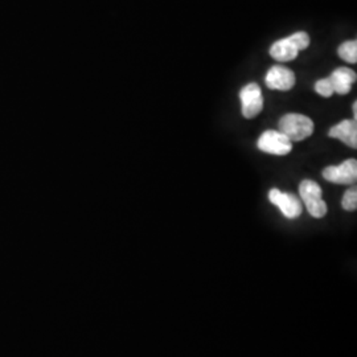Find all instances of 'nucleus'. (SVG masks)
<instances>
[{"label": "nucleus", "mask_w": 357, "mask_h": 357, "mask_svg": "<svg viewBox=\"0 0 357 357\" xmlns=\"http://www.w3.org/2000/svg\"><path fill=\"white\" fill-rule=\"evenodd\" d=\"M310 45V36L306 32H296L289 38L278 40L270 48V56L282 63L293 61L299 54V52L305 51Z\"/></svg>", "instance_id": "nucleus-1"}, {"label": "nucleus", "mask_w": 357, "mask_h": 357, "mask_svg": "<svg viewBox=\"0 0 357 357\" xmlns=\"http://www.w3.org/2000/svg\"><path fill=\"white\" fill-rule=\"evenodd\" d=\"M278 126L280 131L291 142L305 141L314 132V122L306 115L298 113L283 115Z\"/></svg>", "instance_id": "nucleus-2"}, {"label": "nucleus", "mask_w": 357, "mask_h": 357, "mask_svg": "<svg viewBox=\"0 0 357 357\" xmlns=\"http://www.w3.org/2000/svg\"><path fill=\"white\" fill-rule=\"evenodd\" d=\"M299 193L301 197L303 200V203L306 204L308 213L315 218H321L326 216L327 213V204L326 202L321 199V188L318 185V183L312 181V180H303L299 185Z\"/></svg>", "instance_id": "nucleus-3"}, {"label": "nucleus", "mask_w": 357, "mask_h": 357, "mask_svg": "<svg viewBox=\"0 0 357 357\" xmlns=\"http://www.w3.org/2000/svg\"><path fill=\"white\" fill-rule=\"evenodd\" d=\"M257 147L262 153L283 156L291 153L293 143L281 131L268 130L259 137V139L257 142Z\"/></svg>", "instance_id": "nucleus-4"}, {"label": "nucleus", "mask_w": 357, "mask_h": 357, "mask_svg": "<svg viewBox=\"0 0 357 357\" xmlns=\"http://www.w3.org/2000/svg\"><path fill=\"white\" fill-rule=\"evenodd\" d=\"M240 98L243 103V115L246 119H252L259 114L264 109V97L258 84H249L243 86Z\"/></svg>", "instance_id": "nucleus-5"}, {"label": "nucleus", "mask_w": 357, "mask_h": 357, "mask_svg": "<svg viewBox=\"0 0 357 357\" xmlns=\"http://www.w3.org/2000/svg\"><path fill=\"white\" fill-rule=\"evenodd\" d=\"M323 178L335 184H354L357 178V162L348 159L340 166H330L323 169Z\"/></svg>", "instance_id": "nucleus-6"}, {"label": "nucleus", "mask_w": 357, "mask_h": 357, "mask_svg": "<svg viewBox=\"0 0 357 357\" xmlns=\"http://www.w3.org/2000/svg\"><path fill=\"white\" fill-rule=\"evenodd\" d=\"M268 200L281 209L283 216L287 218H296L302 215L303 206L296 196L291 193H283L278 188H273L268 192Z\"/></svg>", "instance_id": "nucleus-7"}, {"label": "nucleus", "mask_w": 357, "mask_h": 357, "mask_svg": "<svg viewBox=\"0 0 357 357\" xmlns=\"http://www.w3.org/2000/svg\"><path fill=\"white\" fill-rule=\"evenodd\" d=\"M265 82H266L268 89L286 91V90L293 89L295 82H296V78H295V73L293 70H290L284 66L275 65L268 70Z\"/></svg>", "instance_id": "nucleus-8"}, {"label": "nucleus", "mask_w": 357, "mask_h": 357, "mask_svg": "<svg viewBox=\"0 0 357 357\" xmlns=\"http://www.w3.org/2000/svg\"><path fill=\"white\" fill-rule=\"evenodd\" d=\"M356 73L352 69L337 68L336 70H333L331 76L328 77V81L331 84L333 93L344 96L351 91V86L356 82Z\"/></svg>", "instance_id": "nucleus-9"}, {"label": "nucleus", "mask_w": 357, "mask_h": 357, "mask_svg": "<svg viewBox=\"0 0 357 357\" xmlns=\"http://www.w3.org/2000/svg\"><path fill=\"white\" fill-rule=\"evenodd\" d=\"M328 135L345 143L348 147L357 149V121L345 119L330 130Z\"/></svg>", "instance_id": "nucleus-10"}, {"label": "nucleus", "mask_w": 357, "mask_h": 357, "mask_svg": "<svg viewBox=\"0 0 357 357\" xmlns=\"http://www.w3.org/2000/svg\"><path fill=\"white\" fill-rule=\"evenodd\" d=\"M339 56L345 60L349 64H356L357 63V41L356 40H349L343 43L339 50H337Z\"/></svg>", "instance_id": "nucleus-11"}, {"label": "nucleus", "mask_w": 357, "mask_h": 357, "mask_svg": "<svg viewBox=\"0 0 357 357\" xmlns=\"http://www.w3.org/2000/svg\"><path fill=\"white\" fill-rule=\"evenodd\" d=\"M342 206H343V209L348 211V212H354V211H356L357 191L355 187L345 192L344 197H343V202H342Z\"/></svg>", "instance_id": "nucleus-12"}, {"label": "nucleus", "mask_w": 357, "mask_h": 357, "mask_svg": "<svg viewBox=\"0 0 357 357\" xmlns=\"http://www.w3.org/2000/svg\"><path fill=\"white\" fill-rule=\"evenodd\" d=\"M315 91L320 94L321 97H331L332 94H333V90H332L331 84H330L328 78L319 79L315 84Z\"/></svg>", "instance_id": "nucleus-13"}, {"label": "nucleus", "mask_w": 357, "mask_h": 357, "mask_svg": "<svg viewBox=\"0 0 357 357\" xmlns=\"http://www.w3.org/2000/svg\"><path fill=\"white\" fill-rule=\"evenodd\" d=\"M354 116H355L354 119L357 121V102L354 103Z\"/></svg>", "instance_id": "nucleus-14"}]
</instances>
